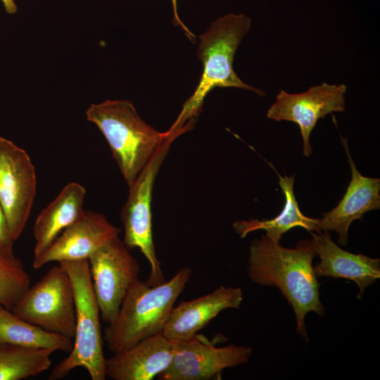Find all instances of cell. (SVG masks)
<instances>
[{
    "label": "cell",
    "mask_w": 380,
    "mask_h": 380,
    "mask_svg": "<svg viewBox=\"0 0 380 380\" xmlns=\"http://www.w3.org/2000/svg\"><path fill=\"white\" fill-rule=\"evenodd\" d=\"M192 274L181 267L168 281L156 286L136 281L127 291L115 320L104 329L103 338L113 353L163 332L175 303Z\"/></svg>",
    "instance_id": "3"
},
{
    "label": "cell",
    "mask_w": 380,
    "mask_h": 380,
    "mask_svg": "<svg viewBox=\"0 0 380 380\" xmlns=\"http://www.w3.org/2000/svg\"><path fill=\"white\" fill-rule=\"evenodd\" d=\"M341 141L350 167V182L338 205L329 212L322 213L318 226L320 232H336L338 243L345 246L348 241L351 223L360 220L365 213L379 208L380 179L363 176L350 156L347 141L343 138Z\"/></svg>",
    "instance_id": "14"
},
{
    "label": "cell",
    "mask_w": 380,
    "mask_h": 380,
    "mask_svg": "<svg viewBox=\"0 0 380 380\" xmlns=\"http://www.w3.org/2000/svg\"><path fill=\"white\" fill-rule=\"evenodd\" d=\"M11 311L20 318L47 331L73 339L76 314L71 280L60 263L17 300Z\"/></svg>",
    "instance_id": "7"
},
{
    "label": "cell",
    "mask_w": 380,
    "mask_h": 380,
    "mask_svg": "<svg viewBox=\"0 0 380 380\" xmlns=\"http://www.w3.org/2000/svg\"><path fill=\"white\" fill-rule=\"evenodd\" d=\"M0 343L69 353L73 341L32 324L0 305Z\"/></svg>",
    "instance_id": "19"
},
{
    "label": "cell",
    "mask_w": 380,
    "mask_h": 380,
    "mask_svg": "<svg viewBox=\"0 0 380 380\" xmlns=\"http://www.w3.org/2000/svg\"><path fill=\"white\" fill-rule=\"evenodd\" d=\"M176 138L166 134L163 143L128 186V196L120 213L124 227L123 241L129 249L139 248L148 261L151 270L146 282L151 286L165 281L153 239V190L160 166Z\"/></svg>",
    "instance_id": "6"
},
{
    "label": "cell",
    "mask_w": 380,
    "mask_h": 380,
    "mask_svg": "<svg viewBox=\"0 0 380 380\" xmlns=\"http://www.w3.org/2000/svg\"><path fill=\"white\" fill-rule=\"evenodd\" d=\"M121 230L100 213L84 210L82 215L63 230L46 251L32 260L34 269L51 262L88 260L100 247L118 237Z\"/></svg>",
    "instance_id": "12"
},
{
    "label": "cell",
    "mask_w": 380,
    "mask_h": 380,
    "mask_svg": "<svg viewBox=\"0 0 380 380\" xmlns=\"http://www.w3.org/2000/svg\"><path fill=\"white\" fill-rule=\"evenodd\" d=\"M175 342L162 333L146 338L106 359V377L113 380H152L170 365Z\"/></svg>",
    "instance_id": "15"
},
{
    "label": "cell",
    "mask_w": 380,
    "mask_h": 380,
    "mask_svg": "<svg viewBox=\"0 0 380 380\" xmlns=\"http://www.w3.org/2000/svg\"><path fill=\"white\" fill-rule=\"evenodd\" d=\"M175 22H177V23H179L181 20H179V16L177 15V11L175 12Z\"/></svg>",
    "instance_id": "24"
},
{
    "label": "cell",
    "mask_w": 380,
    "mask_h": 380,
    "mask_svg": "<svg viewBox=\"0 0 380 380\" xmlns=\"http://www.w3.org/2000/svg\"><path fill=\"white\" fill-rule=\"evenodd\" d=\"M85 194L82 185L70 182L38 215L33 226V260L42 256L61 233L82 215Z\"/></svg>",
    "instance_id": "17"
},
{
    "label": "cell",
    "mask_w": 380,
    "mask_h": 380,
    "mask_svg": "<svg viewBox=\"0 0 380 380\" xmlns=\"http://www.w3.org/2000/svg\"><path fill=\"white\" fill-rule=\"evenodd\" d=\"M251 25L243 14H227L215 22L200 37L198 56L203 72L193 94L182 109L167 135L179 137L194 127L207 95L215 88L234 87L252 91L260 96L265 93L244 83L236 75L233 61L236 50Z\"/></svg>",
    "instance_id": "2"
},
{
    "label": "cell",
    "mask_w": 380,
    "mask_h": 380,
    "mask_svg": "<svg viewBox=\"0 0 380 380\" xmlns=\"http://www.w3.org/2000/svg\"><path fill=\"white\" fill-rule=\"evenodd\" d=\"M54 351L0 343V380H20L49 369Z\"/></svg>",
    "instance_id": "20"
},
{
    "label": "cell",
    "mask_w": 380,
    "mask_h": 380,
    "mask_svg": "<svg viewBox=\"0 0 380 380\" xmlns=\"http://www.w3.org/2000/svg\"><path fill=\"white\" fill-rule=\"evenodd\" d=\"M106 139L120 172L129 186L166 137L138 114L127 100H106L91 104L86 112Z\"/></svg>",
    "instance_id": "4"
},
{
    "label": "cell",
    "mask_w": 380,
    "mask_h": 380,
    "mask_svg": "<svg viewBox=\"0 0 380 380\" xmlns=\"http://www.w3.org/2000/svg\"><path fill=\"white\" fill-rule=\"evenodd\" d=\"M6 11L9 14H13L17 11V5L14 0H0Z\"/></svg>",
    "instance_id": "23"
},
{
    "label": "cell",
    "mask_w": 380,
    "mask_h": 380,
    "mask_svg": "<svg viewBox=\"0 0 380 380\" xmlns=\"http://www.w3.org/2000/svg\"><path fill=\"white\" fill-rule=\"evenodd\" d=\"M172 4L174 6V11H177L176 0H172Z\"/></svg>",
    "instance_id": "25"
},
{
    "label": "cell",
    "mask_w": 380,
    "mask_h": 380,
    "mask_svg": "<svg viewBox=\"0 0 380 380\" xmlns=\"http://www.w3.org/2000/svg\"><path fill=\"white\" fill-rule=\"evenodd\" d=\"M243 299L240 288L221 286L203 296L182 301L172 308L162 334L175 342L189 340L222 311L239 309Z\"/></svg>",
    "instance_id": "13"
},
{
    "label": "cell",
    "mask_w": 380,
    "mask_h": 380,
    "mask_svg": "<svg viewBox=\"0 0 380 380\" xmlns=\"http://www.w3.org/2000/svg\"><path fill=\"white\" fill-rule=\"evenodd\" d=\"M88 261L101 317L110 324L127 291L139 279V264L119 236L100 247Z\"/></svg>",
    "instance_id": "8"
},
{
    "label": "cell",
    "mask_w": 380,
    "mask_h": 380,
    "mask_svg": "<svg viewBox=\"0 0 380 380\" xmlns=\"http://www.w3.org/2000/svg\"><path fill=\"white\" fill-rule=\"evenodd\" d=\"M72 285L76 323L71 350L52 369L49 380L62 379L74 369L84 368L92 380H105L106 357L101 314L94 294L88 260L60 262Z\"/></svg>",
    "instance_id": "5"
},
{
    "label": "cell",
    "mask_w": 380,
    "mask_h": 380,
    "mask_svg": "<svg viewBox=\"0 0 380 380\" xmlns=\"http://www.w3.org/2000/svg\"><path fill=\"white\" fill-rule=\"evenodd\" d=\"M15 240L13 238L6 215L0 203V257L15 259L13 246Z\"/></svg>",
    "instance_id": "22"
},
{
    "label": "cell",
    "mask_w": 380,
    "mask_h": 380,
    "mask_svg": "<svg viewBox=\"0 0 380 380\" xmlns=\"http://www.w3.org/2000/svg\"><path fill=\"white\" fill-rule=\"evenodd\" d=\"M279 177V185L284 194L285 202L282 210L270 220L252 219L241 220L234 223L233 227L241 238L248 233L262 229L272 239L279 242L284 234L292 228L300 227L309 232H321L319 229V219L305 215L300 210L294 191V176Z\"/></svg>",
    "instance_id": "18"
},
{
    "label": "cell",
    "mask_w": 380,
    "mask_h": 380,
    "mask_svg": "<svg viewBox=\"0 0 380 380\" xmlns=\"http://www.w3.org/2000/svg\"><path fill=\"white\" fill-rule=\"evenodd\" d=\"M30 278L22 261L0 257V305L11 310L27 290Z\"/></svg>",
    "instance_id": "21"
},
{
    "label": "cell",
    "mask_w": 380,
    "mask_h": 380,
    "mask_svg": "<svg viewBox=\"0 0 380 380\" xmlns=\"http://www.w3.org/2000/svg\"><path fill=\"white\" fill-rule=\"evenodd\" d=\"M311 232L316 255L320 261L314 266L317 277L343 278L359 288L361 299L365 290L380 277V259L355 254L340 248L329 232Z\"/></svg>",
    "instance_id": "16"
},
{
    "label": "cell",
    "mask_w": 380,
    "mask_h": 380,
    "mask_svg": "<svg viewBox=\"0 0 380 380\" xmlns=\"http://www.w3.org/2000/svg\"><path fill=\"white\" fill-rule=\"evenodd\" d=\"M252 355L251 347H217L196 335L189 340L175 342L171 363L158 377L160 380H207L224 369L247 363Z\"/></svg>",
    "instance_id": "11"
},
{
    "label": "cell",
    "mask_w": 380,
    "mask_h": 380,
    "mask_svg": "<svg viewBox=\"0 0 380 380\" xmlns=\"http://www.w3.org/2000/svg\"><path fill=\"white\" fill-rule=\"evenodd\" d=\"M346 85L320 84L310 87L302 93L291 94L281 90L275 102L267 112V118L275 121L296 123L303 139V152L309 157L312 152L310 142L312 131L318 120L328 114L345 110Z\"/></svg>",
    "instance_id": "10"
},
{
    "label": "cell",
    "mask_w": 380,
    "mask_h": 380,
    "mask_svg": "<svg viewBox=\"0 0 380 380\" xmlns=\"http://www.w3.org/2000/svg\"><path fill=\"white\" fill-rule=\"evenodd\" d=\"M316 255L312 240L300 241L293 248L281 246L266 234L250 246L247 273L261 286L277 287L291 305L297 332L308 341L305 319L310 312L323 315L319 283L312 260Z\"/></svg>",
    "instance_id": "1"
},
{
    "label": "cell",
    "mask_w": 380,
    "mask_h": 380,
    "mask_svg": "<svg viewBox=\"0 0 380 380\" xmlns=\"http://www.w3.org/2000/svg\"><path fill=\"white\" fill-rule=\"evenodd\" d=\"M36 191V171L29 155L0 137V203L15 241L27 224Z\"/></svg>",
    "instance_id": "9"
}]
</instances>
